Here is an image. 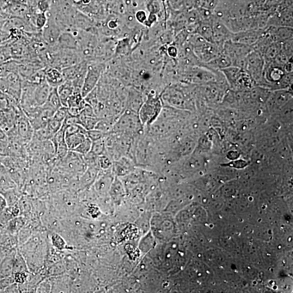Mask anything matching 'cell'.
<instances>
[{
    "label": "cell",
    "mask_w": 293,
    "mask_h": 293,
    "mask_svg": "<svg viewBox=\"0 0 293 293\" xmlns=\"http://www.w3.org/2000/svg\"><path fill=\"white\" fill-rule=\"evenodd\" d=\"M212 23V43L223 48L225 42L231 40L234 33L221 20L213 19Z\"/></svg>",
    "instance_id": "5"
},
{
    "label": "cell",
    "mask_w": 293,
    "mask_h": 293,
    "mask_svg": "<svg viewBox=\"0 0 293 293\" xmlns=\"http://www.w3.org/2000/svg\"><path fill=\"white\" fill-rule=\"evenodd\" d=\"M264 32V29H251L234 33L231 40L242 44L253 46Z\"/></svg>",
    "instance_id": "7"
},
{
    "label": "cell",
    "mask_w": 293,
    "mask_h": 293,
    "mask_svg": "<svg viewBox=\"0 0 293 293\" xmlns=\"http://www.w3.org/2000/svg\"><path fill=\"white\" fill-rule=\"evenodd\" d=\"M2 158L3 157L0 156V164H1L2 163Z\"/></svg>",
    "instance_id": "30"
},
{
    "label": "cell",
    "mask_w": 293,
    "mask_h": 293,
    "mask_svg": "<svg viewBox=\"0 0 293 293\" xmlns=\"http://www.w3.org/2000/svg\"><path fill=\"white\" fill-rule=\"evenodd\" d=\"M105 149V143L103 139L97 140L92 143L91 151L97 155H101Z\"/></svg>",
    "instance_id": "19"
},
{
    "label": "cell",
    "mask_w": 293,
    "mask_h": 293,
    "mask_svg": "<svg viewBox=\"0 0 293 293\" xmlns=\"http://www.w3.org/2000/svg\"><path fill=\"white\" fill-rule=\"evenodd\" d=\"M161 108V102L158 98L151 95L148 96L140 109V117L142 124H151L159 114Z\"/></svg>",
    "instance_id": "3"
},
{
    "label": "cell",
    "mask_w": 293,
    "mask_h": 293,
    "mask_svg": "<svg viewBox=\"0 0 293 293\" xmlns=\"http://www.w3.org/2000/svg\"><path fill=\"white\" fill-rule=\"evenodd\" d=\"M52 88L46 81L36 84L33 93V102L35 107H41L44 105L50 95Z\"/></svg>",
    "instance_id": "8"
},
{
    "label": "cell",
    "mask_w": 293,
    "mask_h": 293,
    "mask_svg": "<svg viewBox=\"0 0 293 293\" xmlns=\"http://www.w3.org/2000/svg\"><path fill=\"white\" fill-rule=\"evenodd\" d=\"M7 205V202H6L3 195L0 193V214H1Z\"/></svg>",
    "instance_id": "29"
},
{
    "label": "cell",
    "mask_w": 293,
    "mask_h": 293,
    "mask_svg": "<svg viewBox=\"0 0 293 293\" xmlns=\"http://www.w3.org/2000/svg\"><path fill=\"white\" fill-rule=\"evenodd\" d=\"M0 156L2 157L11 156L8 140L0 141Z\"/></svg>",
    "instance_id": "21"
},
{
    "label": "cell",
    "mask_w": 293,
    "mask_h": 293,
    "mask_svg": "<svg viewBox=\"0 0 293 293\" xmlns=\"http://www.w3.org/2000/svg\"><path fill=\"white\" fill-rule=\"evenodd\" d=\"M68 114V108L62 106L54 113L52 118L60 122H63Z\"/></svg>",
    "instance_id": "20"
},
{
    "label": "cell",
    "mask_w": 293,
    "mask_h": 293,
    "mask_svg": "<svg viewBox=\"0 0 293 293\" xmlns=\"http://www.w3.org/2000/svg\"><path fill=\"white\" fill-rule=\"evenodd\" d=\"M93 142L87 137L76 148L71 150L81 155H85L91 151Z\"/></svg>",
    "instance_id": "18"
},
{
    "label": "cell",
    "mask_w": 293,
    "mask_h": 293,
    "mask_svg": "<svg viewBox=\"0 0 293 293\" xmlns=\"http://www.w3.org/2000/svg\"><path fill=\"white\" fill-rule=\"evenodd\" d=\"M56 46L58 49L77 50L78 42L76 36L71 32H63L61 34Z\"/></svg>",
    "instance_id": "10"
},
{
    "label": "cell",
    "mask_w": 293,
    "mask_h": 293,
    "mask_svg": "<svg viewBox=\"0 0 293 293\" xmlns=\"http://www.w3.org/2000/svg\"><path fill=\"white\" fill-rule=\"evenodd\" d=\"M265 67V61L262 54L253 50L247 57L246 70L255 82H260Z\"/></svg>",
    "instance_id": "2"
},
{
    "label": "cell",
    "mask_w": 293,
    "mask_h": 293,
    "mask_svg": "<svg viewBox=\"0 0 293 293\" xmlns=\"http://www.w3.org/2000/svg\"><path fill=\"white\" fill-rule=\"evenodd\" d=\"M135 17L136 20L140 23H145L147 19L146 11L145 9L139 10L136 12Z\"/></svg>",
    "instance_id": "24"
},
{
    "label": "cell",
    "mask_w": 293,
    "mask_h": 293,
    "mask_svg": "<svg viewBox=\"0 0 293 293\" xmlns=\"http://www.w3.org/2000/svg\"><path fill=\"white\" fill-rule=\"evenodd\" d=\"M282 50V42H274L268 46L262 54L265 63H271L276 59Z\"/></svg>",
    "instance_id": "15"
},
{
    "label": "cell",
    "mask_w": 293,
    "mask_h": 293,
    "mask_svg": "<svg viewBox=\"0 0 293 293\" xmlns=\"http://www.w3.org/2000/svg\"><path fill=\"white\" fill-rule=\"evenodd\" d=\"M47 21L41 30L42 38L48 47H53L57 44L63 31L51 17H47Z\"/></svg>",
    "instance_id": "6"
},
{
    "label": "cell",
    "mask_w": 293,
    "mask_h": 293,
    "mask_svg": "<svg viewBox=\"0 0 293 293\" xmlns=\"http://www.w3.org/2000/svg\"><path fill=\"white\" fill-rule=\"evenodd\" d=\"M87 137V134L77 133L69 136H65V141L69 150H72L76 148Z\"/></svg>",
    "instance_id": "17"
},
{
    "label": "cell",
    "mask_w": 293,
    "mask_h": 293,
    "mask_svg": "<svg viewBox=\"0 0 293 293\" xmlns=\"http://www.w3.org/2000/svg\"><path fill=\"white\" fill-rule=\"evenodd\" d=\"M212 20L200 21L195 29L194 33L198 34L201 37L211 43H212L213 34Z\"/></svg>",
    "instance_id": "14"
},
{
    "label": "cell",
    "mask_w": 293,
    "mask_h": 293,
    "mask_svg": "<svg viewBox=\"0 0 293 293\" xmlns=\"http://www.w3.org/2000/svg\"><path fill=\"white\" fill-rule=\"evenodd\" d=\"M45 78L46 82L52 88H58L65 81L62 71L52 66L45 68Z\"/></svg>",
    "instance_id": "9"
},
{
    "label": "cell",
    "mask_w": 293,
    "mask_h": 293,
    "mask_svg": "<svg viewBox=\"0 0 293 293\" xmlns=\"http://www.w3.org/2000/svg\"><path fill=\"white\" fill-rule=\"evenodd\" d=\"M6 125H7V118H6L5 112L0 110V127H1L4 131Z\"/></svg>",
    "instance_id": "26"
},
{
    "label": "cell",
    "mask_w": 293,
    "mask_h": 293,
    "mask_svg": "<svg viewBox=\"0 0 293 293\" xmlns=\"http://www.w3.org/2000/svg\"><path fill=\"white\" fill-rule=\"evenodd\" d=\"M204 64L206 68L213 70L219 69L220 70L233 66V63H232L230 58L223 51L216 57Z\"/></svg>",
    "instance_id": "11"
},
{
    "label": "cell",
    "mask_w": 293,
    "mask_h": 293,
    "mask_svg": "<svg viewBox=\"0 0 293 293\" xmlns=\"http://www.w3.org/2000/svg\"><path fill=\"white\" fill-rule=\"evenodd\" d=\"M283 69L286 73H293V66L292 60L289 61L284 66Z\"/></svg>",
    "instance_id": "28"
},
{
    "label": "cell",
    "mask_w": 293,
    "mask_h": 293,
    "mask_svg": "<svg viewBox=\"0 0 293 293\" xmlns=\"http://www.w3.org/2000/svg\"><path fill=\"white\" fill-rule=\"evenodd\" d=\"M13 264H12L11 260H9L8 261H4L3 263L2 264V267L1 269V274L3 277L9 276L10 275V271L12 269V265Z\"/></svg>",
    "instance_id": "23"
},
{
    "label": "cell",
    "mask_w": 293,
    "mask_h": 293,
    "mask_svg": "<svg viewBox=\"0 0 293 293\" xmlns=\"http://www.w3.org/2000/svg\"><path fill=\"white\" fill-rule=\"evenodd\" d=\"M105 64L98 61L93 60L88 64V69L85 75L81 95L83 98L92 91L99 83L104 70L106 69Z\"/></svg>",
    "instance_id": "1"
},
{
    "label": "cell",
    "mask_w": 293,
    "mask_h": 293,
    "mask_svg": "<svg viewBox=\"0 0 293 293\" xmlns=\"http://www.w3.org/2000/svg\"><path fill=\"white\" fill-rule=\"evenodd\" d=\"M105 134L99 130L93 129L88 131L87 136L91 140V142H94L103 139Z\"/></svg>",
    "instance_id": "22"
},
{
    "label": "cell",
    "mask_w": 293,
    "mask_h": 293,
    "mask_svg": "<svg viewBox=\"0 0 293 293\" xmlns=\"http://www.w3.org/2000/svg\"><path fill=\"white\" fill-rule=\"evenodd\" d=\"M15 131L24 144L29 143L32 140L34 130L27 116L22 110L17 115Z\"/></svg>",
    "instance_id": "4"
},
{
    "label": "cell",
    "mask_w": 293,
    "mask_h": 293,
    "mask_svg": "<svg viewBox=\"0 0 293 293\" xmlns=\"http://www.w3.org/2000/svg\"><path fill=\"white\" fill-rule=\"evenodd\" d=\"M42 106L50 109L54 112H56L58 109L62 107L58 93L57 88H52L46 102Z\"/></svg>",
    "instance_id": "16"
},
{
    "label": "cell",
    "mask_w": 293,
    "mask_h": 293,
    "mask_svg": "<svg viewBox=\"0 0 293 293\" xmlns=\"http://www.w3.org/2000/svg\"><path fill=\"white\" fill-rule=\"evenodd\" d=\"M58 93L63 107L68 108L70 97L74 91L73 84L70 81H65L57 88Z\"/></svg>",
    "instance_id": "13"
},
{
    "label": "cell",
    "mask_w": 293,
    "mask_h": 293,
    "mask_svg": "<svg viewBox=\"0 0 293 293\" xmlns=\"http://www.w3.org/2000/svg\"><path fill=\"white\" fill-rule=\"evenodd\" d=\"M15 187V182L9 171L2 163L0 164V191L4 192Z\"/></svg>",
    "instance_id": "12"
},
{
    "label": "cell",
    "mask_w": 293,
    "mask_h": 293,
    "mask_svg": "<svg viewBox=\"0 0 293 293\" xmlns=\"http://www.w3.org/2000/svg\"><path fill=\"white\" fill-rule=\"evenodd\" d=\"M53 242L55 246L58 247L59 249H63L65 246V243L64 240L62 239V238L58 236H53Z\"/></svg>",
    "instance_id": "25"
},
{
    "label": "cell",
    "mask_w": 293,
    "mask_h": 293,
    "mask_svg": "<svg viewBox=\"0 0 293 293\" xmlns=\"http://www.w3.org/2000/svg\"><path fill=\"white\" fill-rule=\"evenodd\" d=\"M168 56L171 58H175L178 56V50L174 46H170L167 49Z\"/></svg>",
    "instance_id": "27"
}]
</instances>
